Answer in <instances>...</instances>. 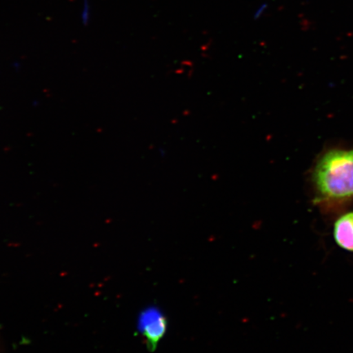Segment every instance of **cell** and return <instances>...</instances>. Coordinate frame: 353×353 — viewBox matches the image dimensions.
I'll list each match as a JSON object with an SVG mask.
<instances>
[{
	"label": "cell",
	"mask_w": 353,
	"mask_h": 353,
	"mask_svg": "<svg viewBox=\"0 0 353 353\" xmlns=\"http://www.w3.org/2000/svg\"><path fill=\"white\" fill-rule=\"evenodd\" d=\"M313 182L319 200L338 202L352 198V150L326 152L316 163Z\"/></svg>",
	"instance_id": "6da1fadb"
},
{
	"label": "cell",
	"mask_w": 353,
	"mask_h": 353,
	"mask_svg": "<svg viewBox=\"0 0 353 353\" xmlns=\"http://www.w3.org/2000/svg\"><path fill=\"white\" fill-rule=\"evenodd\" d=\"M138 327L149 350H156L167 330L164 315L154 307L145 309L139 317Z\"/></svg>",
	"instance_id": "7a4b0ae2"
},
{
	"label": "cell",
	"mask_w": 353,
	"mask_h": 353,
	"mask_svg": "<svg viewBox=\"0 0 353 353\" xmlns=\"http://www.w3.org/2000/svg\"><path fill=\"white\" fill-rule=\"evenodd\" d=\"M334 236L341 248L353 252V212L343 215L336 221Z\"/></svg>",
	"instance_id": "3957f363"
}]
</instances>
